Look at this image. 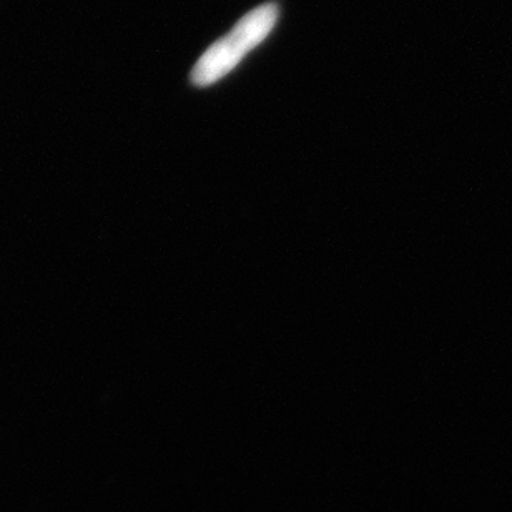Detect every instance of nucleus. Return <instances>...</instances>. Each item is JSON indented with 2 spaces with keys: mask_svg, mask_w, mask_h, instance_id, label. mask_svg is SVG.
<instances>
[{
  "mask_svg": "<svg viewBox=\"0 0 512 512\" xmlns=\"http://www.w3.org/2000/svg\"><path fill=\"white\" fill-rule=\"evenodd\" d=\"M278 20V5L265 4L245 15L230 34L218 40L200 57L192 72L197 87H208L230 74L243 57L270 35Z\"/></svg>",
  "mask_w": 512,
  "mask_h": 512,
  "instance_id": "obj_1",
  "label": "nucleus"
}]
</instances>
